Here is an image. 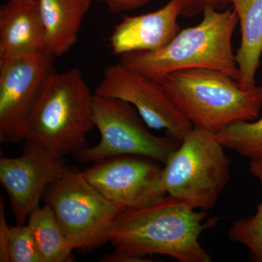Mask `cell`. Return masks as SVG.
<instances>
[{
    "label": "cell",
    "instance_id": "obj_1",
    "mask_svg": "<svg viewBox=\"0 0 262 262\" xmlns=\"http://www.w3.org/2000/svg\"><path fill=\"white\" fill-rule=\"evenodd\" d=\"M208 215L167 195L151 206L121 212L106 237L115 250L141 258L158 254L180 262H211L200 242L204 230L216 224L214 219L205 222Z\"/></svg>",
    "mask_w": 262,
    "mask_h": 262
},
{
    "label": "cell",
    "instance_id": "obj_2",
    "mask_svg": "<svg viewBox=\"0 0 262 262\" xmlns=\"http://www.w3.org/2000/svg\"><path fill=\"white\" fill-rule=\"evenodd\" d=\"M201 23L181 30L159 51L136 52L121 56L120 63L129 70L158 80L177 71L209 69L239 80L232 39L238 24L232 8L206 7Z\"/></svg>",
    "mask_w": 262,
    "mask_h": 262
},
{
    "label": "cell",
    "instance_id": "obj_3",
    "mask_svg": "<svg viewBox=\"0 0 262 262\" xmlns=\"http://www.w3.org/2000/svg\"><path fill=\"white\" fill-rule=\"evenodd\" d=\"M193 127L216 133L227 125L256 120L262 107V86L244 89L221 71H177L156 80Z\"/></svg>",
    "mask_w": 262,
    "mask_h": 262
},
{
    "label": "cell",
    "instance_id": "obj_4",
    "mask_svg": "<svg viewBox=\"0 0 262 262\" xmlns=\"http://www.w3.org/2000/svg\"><path fill=\"white\" fill-rule=\"evenodd\" d=\"M94 96L81 71H54L43 84L24 127V140L64 157L87 145L95 127Z\"/></svg>",
    "mask_w": 262,
    "mask_h": 262
},
{
    "label": "cell",
    "instance_id": "obj_5",
    "mask_svg": "<svg viewBox=\"0 0 262 262\" xmlns=\"http://www.w3.org/2000/svg\"><path fill=\"white\" fill-rule=\"evenodd\" d=\"M215 133L193 127L163 167L167 195L195 209L216 204L229 179L230 159Z\"/></svg>",
    "mask_w": 262,
    "mask_h": 262
},
{
    "label": "cell",
    "instance_id": "obj_6",
    "mask_svg": "<svg viewBox=\"0 0 262 262\" xmlns=\"http://www.w3.org/2000/svg\"><path fill=\"white\" fill-rule=\"evenodd\" d=\"M42 201L51 207L75 249H91L108 242V231L124 211L98 192L83 172L67 168L48 187Z\"/></svg>",
    "mask_w": 262,
    "mask_h": 262
},
{
    "label": "cell",
    "instance_id": "obj_7",
    "mask_svg": "<svg viewBox=\"0 0 262 262\" xmlns=\"http://www.w3.org/2000/svg\"><path fill=\"white\" fill-rule=\"evenodd\" d=\"M94 120L101 140L97 145L85 146L72 154L80 163H94L122 155H138L164 165L180 144L167 134L158 136L150 132L134 106L117 98L94 94Z\"/></svg>",
    "mask_w": 262,
    "mask_h": 262
},
{
    "label": "cell",
    "instance_id": "obj_8",
    "mask_svg": "<svg viewBox=\"0 0 262 262\" xmlns=\"http://www.w3.org/2000/svg\"><path fill=\"white\" fill-rule=\"evenodd\" d=\"M160 163L146 157L122 155L96 162L83 174L98 192L124 211L139 209L167 196Z\"/></svg>",
    "mask_w": 262,
    "mask_h": 262
},
{
    "label": "cell",
    "instance_id": "obj_9",
    "mask_svg": "<svg viewBox=\"0 0 262 262\" xmlns=\"http://www.w3.org/2000/svg\"><path fill=\"white\" fill-rule=\"evenodd\" d=\"M47 51L24 53L0 63V141L18 144L43 84L53 72Z\"/></svg>",
    "mask_w": 262,
    "mask_h": 262
},
{
    "label": "cell",
    "instance_id": "obj_10",
    "mask_svg": "<svg viewBox=\"0 0 262 262\" xmlns=\"http://www.w3.org/2000/svg\"><path fill=\"white\" fill-rule=\"evenodd\" d=\"M95 94L130 103L148 127L165 130L180 142L192 129V124L158 81L120 63L106 67Z\"/></svg>",
    "mask_w": 262,
    "mask_h": 262
},
{
    "label": "cell",
    "instance_id": "obj_11",
    "mask_svg": "<svg viewBox=\"0 0 262 262\" xmlns=\"http://www.w3.org/2000/svg\"><path fill=\"white\" fill-rule=\"evenodd\" d=\"M66 168L63 157L28 140L18 158L0 157V182L18 225L39 208L46 189Z\"/></svg>",
    "mask_w": 262,
    "mask_h": 262
},
{
    "label": "cell",
    "instance_id": "obj_12",
    "mask_svg": "<svg viewBox=\"0 0 262 262\" xmlns=\"http://www.w3.org/2000/svg\"><path fill=\"white\" fill-rule=\"evenodd\" d=\"M179 0H170L159 10L136 16H125L110 37L113 54L159 51L180 32Z\"/></svg>",
    "mask_w": 262,
    "mask_h": 262
},
{
    "label": "cell",
    "instance_id": "obj_13",
    "mask_svg": "<svg viewBox=\"0 0 262 262\" xmlns=\"http://www.w3.org/2000/svg\"><path fill=\"white\" fill-rule=\"evenodd\" d=\"M46 51L39 0H8L0 11V63Z\"/></svg>",
    "mask_w": 262,
    "mask_h": 262
},
{
    "label": "cell",
    "instance_id": "obj_14",
    "mask_svg": "<svg viewBox=\"0 0 262 262\" xmlns=\"http://www.w3.org/2000/svg\"><path fill=\"white\" fill-rule=\"evenodd\" d=\"M46 50L63 56L77 42L82 20L92 0H39Z\"/></svg>",
    "mask_w": 262,
    "mask_h": 262
},
{
    "label": "cell",
    "instance_id": "obj_15",
    "mask_svg": "<svg viewBox=\"0 0 262 262\" xmlns=\"http://www.w3.org/2000/svg\"><path fill=\"white\" fill-rule=\"evenodd\" d=\"M237 13L241 45L235 53L239 83L244 89L256 85L262 55V0H227Z\"/></svg>",
    "mask_w": 262,
    "mask_h": 262
},
{
    "label": "cell",
    "instance_id": "obj_16",
    "mask_svg": "<svg viewBox=\"0 0 262 262\" xmlns=\"http://www.w3.org/2000/svg\"><path fill=\"white\" fill-rule=\"evenodd\" d=\"M29 228L43 262L72 261L75 248L67 237L51 207L37 208L29 216Z\"/></svg>",
    "mask_w": 262,
    "mask_h": 262
},
{
    "label": "cell",
    "instance_id": "obj_17",
    "mask_svg": "<svg viewBox=\"0 0 262 262\" xmlns=\"http://www.w3.org/2000/svg\"><path fill=\"white\" fill-rule=\"evenodd\" d=\"M215 136L227 149L250 161H262V117L252 121L234 122L215 133Z\"/></svg>",
    "mask_w": 262,
    "mask_h": 262
},
{
    "label": "cell",
    "instance_id": "obj_18",
    "mask_svg": "<svg viewBox=\"0 0 262 262\" xmlns=\"http://www.w3.org/2000/svg\"><path fill=\"white\" fill-rule=\"evenodd\" d=\"M250 170L262 188V161H250ZM228 237L248 248L251 261L262 262V196L256 213L234 221L229 229Z\"/></svg>",
    "mask_w": 262,
    "mask_h": 262
},
{
    "label": "cell",
    "instance_id": "obj_19",
    "mask_svg": "<svg viewBox=\"0 0 262 262\" xmlns=\"http://www.w3.org/2000/svg\"><path fill=\"white\" fill-rule=\"evenodd\" d=\"M8 251L10 262H43L28 225L11 227Z\"/></svg>",
    "mask_w": 262,
    "mask_h": 262
},
{
    "label": "cell",
    "instance_id": "obj_20",
    "mask_svg": "<svg viewBox=\"0 0 262 262\" xmlns=\"http://www.w3.org/2000/svg\"><path fill=\"white\" fill-rule=\"evenodd\" d=\"M179 2L181 15L187 17L195 16L208 6L222 10L229 3L227 0H179Z\"/></svg>",
    "mask_w": 262,
    "mask_h": 262
},
{
    "label": "cell",
    "instance_id": "obj_21",
    "mask_svg": "<svg viewBox=\"0 0 262 262\" xmlns=\"http://www.w3.org/2000/svg\"><path fill=\"white\" fill-rule=\"evenodd\" d=\"M11 227L8 225L5 215V202L0 196V261L10 262L8 257V243Z\"/></svg>",
    "mask_w": 262,
    "mask_h": 262
},
{
    "label": "cell",
    "instance_id": "obj_22",
    "mask_svg": "<svg viewBox=\"0 0 262 262\" xmlns=\"http://www.w3.org/2000/svg\"><path fill=\"white\" fill-rule=\"evenodd\" d=\"M106 5L114 13H121L140 8L149 0H97Z\"/></svg>",
    "mask_w": 262,
    "mask_h": 262
},
{
    "label": "cell",
    "instance_id": "obj_23",
    "mask_svg": "<svg viewBox=\"0 0 262 262\" xmlns=\"http://www.w3.org/2000/svg\"><path fill=\"white\" fill-rule=\"evenodd\" d=\"M100 261L102 262H139L148 261L149 260H146V258L139 257V256L131 255L130 253L115 249L113 253L105 255Z\"/></svg>",
    "mask_w": 262,
    "mask_h": 262
}]
</instances>
